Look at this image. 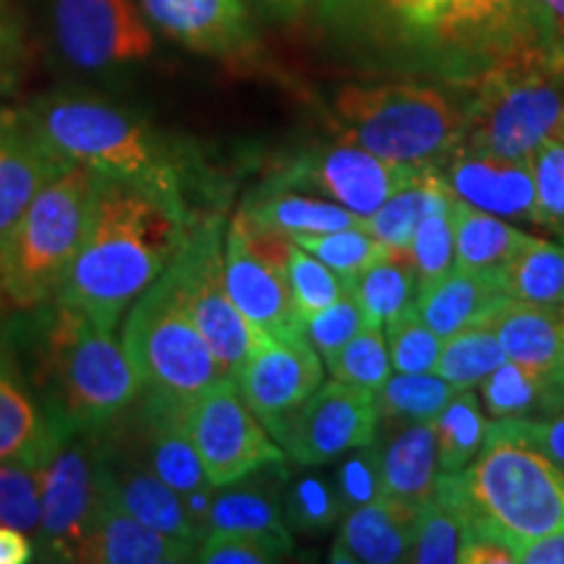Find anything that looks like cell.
Instances as JSON below:
<instances>
[{"label": "cell", "instance_id": "1", "mask_svg": "<svg viewBox=\"0 0 564 564\" xmlns=\"http://www.w3.org/2000/svg\"><path fill=\"white\" fill-rule=\"evenodd\" d=\"M26 314L30 322L3 340L17 352L58 442L108 426L137 400V371L116 333L58 299Z\"/></svg>", "mask_w": 564, "mask_h": 564}, {"label": "cell", "instance_id": "2", "mask_svg": "<svg viewBox=\"0 0 564 564\" xmlns=\"http://www.w3.org/2000/svg\"><path fill=\"white\" fill-rule=\"evenodd\" d=\"M188 225L154 196L97 175L82 249L55 299L116 333L133 301L171 267Z\"/></svg>", "mask_w": 564, "mask_h": 564}, {"label": "cell", "instance_id": "3", "mask_svg": "<svg viewBox=\"0 0 564 564\" xmlns=\"http://www.w3.org/2000/svg\"><path fill=\"white\" fill-rule=\"evenodd\" d=\"M24 112L42 139L68 162L129 183L186 223H194L204 212L194 199L204 183L199 158L186 141L167 137L141 116L76 95L42 97Z\"/></svg>", "mask_w": 564, "mask_h": 564}, {"label": "cell", "instance_id": "4", "mask_svg": "<svg viewBox=\"0 0 564 564\" xmlns=\"http://www.w3.org/2000/svg\"><path fill=\"white\" fill-rule=\"evenodd\" d=\"M463 116L465 150L531 160L544 141L564 139V55L507 47L474 82Z\"/></svg>", "mask_w": 564, "mask_h": 564}, {"label": "cell", "instance_id": "5", "mask_svg": "<svg viewBox=\"0 0 564 564\" xmlns=\"http://www.w3.org/2000/svg\"><path fill=\"white\" fill-rule=\"evenodd\" d=\"M436 491L463 514H476L518 541L564 528V474L531 444L486 434L474 460L457 474H442Z\"/></svg>", "mask_w": 564, "mask_h": 564}, {"label": "cell", "instance_id": "6", "mask_svg": "<svg viewBox=\"0 0 564 564\" xmlns=\"http://www.w3.org/2000/svg\"><path fill=\"white\" fill-rule=\"evenodd\" d=\"M97 173L68 162L34 194L0 246V295L26 312L51 303L68 280L87 230Z\"/></svg>", "mask_w": 564, "mask_h": 564}, {"label": "cell", "instance_id": "7", "mask_svg": "<svg viewBox=\"0 0 564 564\" xmlns=\"http://www.w3.org/2000/svg\"><path fill=\"white\" fill-rule=\"evenodd\" d=\"M335 118L343 139L405 165L434 167L463 144V110L426 84H350L335 97Z\"/></svg>", "mask_w": 564, "mask_h": 564}, {"label": "cell", "instance_id": "8", "mask_svg": "<svg viewBox=\"0 0 564 564\" xmlns=\"http://www.w3.org/2000/svg\"><path fill=\"white\" fill-rule=\"evenodd\" d=\"M121 343L137 371L139 392L171 403L192 405L212 382L230 377L181 301L171 267L126 312Z\"/></svg>", "mask_w": 564, "mask_h": 564}, {"label": "cell", "instance_id": "9", "mask_svg": "<svg viewBox=\"0 0 564 564\" xmlns=\"http://www.w3.org/2000/svg\"><path fill=\"white\" fill-rule=\"evenodd\" d=\"M225 230L228 225L220 212H202L188 225L171 270L181 301L186 303L188 314L207 340L209 350L215 352L217 364L223 366L225 373L236 377L241 366L272 337L253 327L238 312L228 288H225Z\"/></svg>", "mask_w": 564, "mask_h": 564}, {"label": "cell", "instance_id": "10", "mask_svg": "<svg viewBox=\"0 0 564 564\" xmlns=\"http://www.w3.org/2000/svg\"><path fill=\"white\" fill-rule=\"evenodd\" d=\"M186 423L204 470L217 489L267 465L285 463L288 457L259 415L246 405L236 377H220L196 394Z\"/></svg>", "mask_w": 564, "mask_h": 564}, {"label": "cell", "instance_id": "11", "mask_svg": "<svg viewBox=\"0 0 564 564\" xmlns=\"http://www.w3.org/2000/svg\"><path fill=\"white\" fill-rule=\"evenodd\" d=\"M426 171L432 167L384 160L343 139L299 154L274 183L295 192H312L366 220L392 194L411 186Z\"/></svg>", "mask_w": 564, "mask_h": 564}, {"label": "cell", "instance_id": "12", "mask_svg": "<svg viewBox=\"0 0 564 564\" xmlns=\"http://www.w3.org/2000/svg\"><path fill=\"white\" fill-rule=\"evenodd\" d=\"M267 432L295 463L324 465L377 440V400L371 390L333 379L291 413L267 423Z\"/></svg>", "mask_w": 564, "mask_h": 564}, {"label": "cell", "instance_id": "13", "mask_svg": "<svg viewBox=\"0 0 564 564\" xmlns=\"http://www.w3.org/2000/svg\"><path fill=\"white\" fill-rule=\"evenodd\" d=\"M100 432L66 436L47 463L34 560L76 562L100 494Z\"/></svg>", "mask_w": 564, "mask_h": 564}, {"label": "cell", "instance_id": "14", "mask_svg": "<svg viewBox=\"0 0 564 564\" xmlns=\"http://www.w3.org/2000/svg\"><path fill=\"white\" fill-rule=\"evenodd\" d=\"M53 32L58 51L82 70H108L147 61L154 34L133 0H55Z\"/></svg>", "mask_w": 564, "mask_h": 564}, {"label": "cell", "instance_id": "15", "mask_svg": "<svg viewBox=\"0 0 564 564\" xmlns=\"http://www.w3.org/2000/svg\"><path fill=\"white\" fill-rule=\"evenodd\" d=\"M223 267L232 303L253 327L270 337L303 335V316L288 288L285 264L253 249L232 220L225 230Z\"/></svg>", "mask_w": 564, "mask_h": 564}, {"label": "cell", "instance_id": "16", "mask_svg": "<svg viewBox=\"0 0 564 564\" xmlns=\"http://www.w3.org/2000/svg\"><path fill=\"white\" fill-rule=\"evenodd\" d=\"M246 405L272 423L299 408L324 384V361L306 335L272 337L236 373Z\"/></svg>", "mask_w": 564, "mask_h": 564}, {"label": "cell", "instance_id": "17", "mask_svg": "<svg viewBox=\"0 0 564 564\" xmlns=\"http://www.w3.org/2000/svg\"><path fill=\"white\" fill-rule=\"evenodd\" d=\"M100 476V468H97ZM194 544L173 539L141 523L112 497L100 476L95 514L84 535L76 562L84 564H181L194 562Z\"/></svg>", "mask_w": 564, "mask_h": 564}, {"label": "cell", "instance_id": "18", "mask_svg": "<svg viewBox=\"0 0 564 564\" xmlns=\"http://www.w3.org/2000/svg\"><path fill=\"white\" fill-rule=\"evenodd\" d=\"M442 181L474 207L510 220L535 223V183L531 160H505L457 147Z\"/></svg>", "mask_w": 564, "mask_h": 564}, {"label": "cell", "instance_id": "19", "mask_svg": "<svg viewBox=\"0 0 564 564\" xmlns=\"http://www.w3.org/2000/svg\"><path fill=\"white\" fill-rule=\"evenodd\" d=\"M66 165L68 160L42 139L24 110L0 116V246L34 194Z\"/></svg>", "mask_w": 564, "mask_h": 564}, {"label": "cell", "instance_id": "20", "mask_svg": "<svg viewBox=\"0 0 564 564\" xmlns=\"http://www.w3.org/2000/svg\"><path fill=\"white\" fill-rule=\"evenodd\" d=\"M150 24L196 53L232 58L249 51L243 0H141Z\"/></svg>", "mask_w": 564, "mask_h": 564}, {"label": "cell", "instance_id": "21", "mask_svg": "<svg viewBox=\"0 0 564 564\" xmlns=\"http://www.w3.org/2000/svg\"><path fill=\"white\" fill-rule=\"evenodd\" d=\"M505 272L453 267L447 274L419 288L415 308L436 335L449 337L465 327L489 324L510 303Z\"/></svg>", "mask_w": 564, "mask_h": 564}, {"label": "cell", "instance_id": "22", "mask_svg": "<svg viewBox=\"0 0 564 564\" xmlns=\"http://www.w3.org/2000/svg\"><path fill=\"white\" fill-rule=\"evenodd\" d=\"M419 510L421 507L379 497L369 505L345 512L340 535H337L329 560L345 564L408 562Z\"/></svg>", "mask_w": 564, "mask_h": 564}, {"label": "cell", "instance_id": "23", "mask_svg": "<svg viewBox=\"0 0 564 564\" xmlns=\"http://www.w3.org/2000/svg\"><path fill=\"white\" fill-rule=\"evenodd\" d=\"M282 465L285 463L267 465L238 481L220 486L223 491H215V502H212L209 533H253L293 549L291 528L282 514V484H285Z\"/></svg>", "mask_w": 564, "mask_h": 564}, {"label": "cell", "instance_id": "24", "mask_svg": "<svg viewBox=\"0 0 564 564\" xmlns=\"http://www.w3.org/2000/svg\"><path fill=\"white\" fill-rule=\"evenodd\" d=\"M58 444L17 352L0 337V463L51 457Z\"/></svg>", "mask_w": 564, "mask_h": 564}, {"label": "cell", "instance_id": "25", "mask_svg": "<svg viewBox=\"0 0 564 564\" xmlns=\"http://www.w3.org/2000/svg\"><path fill=\"white\" fill-rule=\"evenodd\" d=\"M489 324L507 361L564 379V303L510 301Z\"/></svg>", "mask_w": 564, "mask_h": 564}, {"label": "cell", "instance_id": "26", "mask_svg": "<svg viewBox=\"0 0 564 564\" xmlns=\"http://www.w3.org/2000/svg\"><path fill=\"white\" fill-rule=\"evenodd\" d=\"M379 465H382V497L411 507H423L434 499L442 470L432 421L408 423L387 444H379Z\"/></svg>", "mask_w": 564, "mask_h": 564}, {"label": "cell", "instance_id": "27", "mask_svg": "<svg viewBox=\"0 0 564 564\" xmlns=\"http://www.w3.org/2000/svg\"><path fill=\"white\" fill-rule=\"evenodd\" d=\"M238 215L257 228L274 230L288 238L352 228V225L364 223V217L340 207V204L278 186V183H270L259 194L249 196V202L243 204Z\"/></svg>", "mask_w": 564, "mask_h": 564}, {"label": "cell", "instance_id": "28", "mask_svg": "<svg viewBox=\"0 0 564 564\" xmlns=\"http://www.w3.org/2000/svg\"><path fill=\"white\" fill-rule=\"evenodd\" d=\"M455 230V267L478 272H505L535 236H528L499 215L484 212L453 194L449 202Z\"/></svg>", "mask_w": 564, "mask_h": 564}, {"label": "cell", "instance_id": "29", "mask_svg": "<svg viewBox=\"0 0 564 564\" xmlns=\"http://www.w3.org/2000/svg\"><path fill=\"white\" fill-rule=\"evenodd\" d=\"M486 415L497 419H544L564 411V379L507 361L481 382Z\"/></svg>", "mask_w": 564, "mask_h": 564}, {"label": "cell", "instance_id": "30", "mask_svg": "<svg viewBox=\"0 0 564 564\" xmlns=\"http://www.w3.org/2000/svg\"><path fill=\"white\" fill-rule=\"evenodd\" d=\"M350 293L356 295L366 324L384 329L387 322L415 306L419 299V278L408 251H387L350 282Z\"/></svg>", "mask_w": 564, "mask_h": 564}, {"label": "cell", "instance_id": "31", "mask_svg": "<svg viewBox=\"0 0 564 564\" xmlns=\"http://www.w3.org/2000/svg\"><path fill=\"white\" fill-rule=\"evenodd\" d=\"M518 0H440L434 34L449 42H502L518 45Z\"/></svg>", "mask_w": 564, "mask_h": 564}, {"label": "cell", "instance_id": "32", "mask_svg": "<svg viewBox=\"0 0 564 564\" xmlns=\"http://www.w3.org/2000/svg\"><path fill=\"white\" fill-rule=\"evenodd\" d=\"M447 192L449 186L432 167V171L423 173L419 181L411 183V186L392 194L377 212H371L364 220V228L390 251H408L413 232L423 220V215H426V212Z\"/></svg>", "mask_w": 564, "mask_h": 564}, {"label": "cell", "instance_id": "33", "mask_svg": "<svg viewBox=\"0 0 564 564\" xmlns=\"http://www.w3.org/2000/svg\"><path fill=\"white\" fill-rule=\"evenodd\" d=\"M489 423L474 390H457L449 398L432 419L442 474H457L481 453Z\"/></svg>", "mask_w": 564, "mask_h": 564}, {"label": "cell", "instance_id": "34", "mask_svg": "<svg viewBox=\"0 0 564 564\" xmlns=\"http://www.w3.org/2000/svg\"><path fill=\"white\" fill-rule=\"evenodd\" d=\"M502 364H507V352L491 324H476L444 337L434 373H440L457 390H474Z\"/></svg>", "mask_w": 564, "mask_h": 564}, {"label": "cell", "instance_id": "35", "mask_svg": "<svg viewBox=\"0 0 564 564\" xmlns=\"http://www.w3.org/2000/svg\"><path fill=\"white\" fill-rule=\"evenodd\" d=\"M457 392L440 373H390V379L373 392L379 423L432 421Z\"/></svg>", "mask_w": 564, "mask_h": 564}, {"label": "cell", "instance_id": "36", "mask_svg": "<svg viewBox=\"0 0 564 564\" xmlns=\"http://www.w3.org/2000/svg\"><path fill=\"white\" fill-rule=\"evenodd\" d=\"M512 301L564 303V246L533 238L505 270Z\"/></svg>", "mask_w": 564, "mask_h": 564}, {"label": "cell", "instance_id": "37", "mask_svg": "<svg viewBox=\"0 0 564 564\" xmlns=\"http://www.w3.org/2000/svg\"><path fill=\"white\" fill-rule=\"evenodd\" d=\"M465 514L447 494L436 491L434 499L419 510L413 544L408 562L413 564H453L460 562Z\"/></svg>", "mask_w": 564, "mask_h": 564}, {"label": "cell", "instance_id": "38", "mask_svg": "<svg viewBox=\"0 0 564 564\" xmlns=\"http://www.w3.org/2000/svg\"><path fill=\"white\" fill-rule=\"evenodd\" d=\"M51 457L0 463V525L17 528L26 535L37 533Z\"/></svg>", "mask_w": 564, "mask_h": 564}, {"label": "cell", "instance_id": "39", "mask_svg": "<svg viewBox=\"0 0 564 564\" xmlns=\"http://www.w3.org/2000/svg\"><path fill=\"white\" fill-rule=\"evenodd\" d=\"M291 241L299 243L301 249H306L308 253H314L319 262H324L329 270L340 274L348 285L358 278V274L369 270L373 262H379V259L390 251L364 228V223L352 225V228H340L329 232L293 236Z\"/></svg>", "mask_w": 564, "mask_h": 564}, {"label": "cell", "instance_id": "40", "mask_svg": "<svg viewBox=\"0 0 564 564\" xmlns=\"http://www.w3.org/2000/svg\"><path fill=\"white\" fill-rule=\"evenodd\" d=\"M282 514L295 533H319L343 518L335 481L319 474H301L282 484Z\"/></svg>", "mask_w": 564, "mask_h": 564}, {"label": "cell", "instance_id": "41", "mask_svg": "<svg viewBox=\"0 0 564 564\" xmlns=\"http://www.w3.org/2000/svg\"><path fill=\"white\" fill-rule=\"evenodd\" d=\"M449 202H453V192L444 194L423 215L411 238V246H408V257H411L415 278H419V288L442 278L455 267V230Z\"/></svg>", "mask_w": 564, "mask_h": 564}, {"label": "cell", "instance_id": "42", "mask_svg": "<svg viewBox=\"0 0 564 564\" xmlns=\"http://www.w3.org/2000/svg\"><path fill=\"white\" fill-rule=\"evenodd\" d=\"M333 379L364 390L377 392L392 373L390 350H387V337L379 327H364L352 340L335 350L333 356L324 358Z\"/></svg>", "mask_w": 564, "mask_h": 564}, {"label": "cell", "instance_id": "43", "mask_svg": "<svg viewBox=\"0 0 564 564\" xmlns=\"http://www.w3.org/2000/svg\"><path fill=\"white\" fill-rule=\"evenodd\" d=\"M285 280L303 319L314 312H322L324 306H329L350 291V285L340 274L293 241L285 253Z\"/></svg>", "mask_w": 564, "mask_h": 564}, {"label": "cell", "instance_id": "44", "mask_svg": "<svg viewBox=\"0 0 564 564\" xmlns=\"http://www.w3.org/2000/svg\"><path fill=\"white\" fill-rule=\"evenodd\" d=\"M387 350L394 371L432 373L442 352V337L423 322L419 308L411 306L384 324Z\"/></svg>", "mask_w": 564, "mask_h": 564}, {"label": "cell", "instance_id": "45", "mask_svg": "<svg viewBox=\"0 0 564 564\" xmlns=\"http://www.w3.org/2000/svg\"><path fill=\"white\" fill-rule=\"evenodd\" d=\"M535 225L564 230V139H549L533 152Z\"/></svg>", "mask_w": 564, "mask_h": 564}, {"label": "cell", "instance_id": "46", "mask_svg": "<svg viewBox=\"0 0 564 564\" xmlns=\"http://www.w3.org/2000/svg\"><path fill=\"white\" fill-rule=\"evenodd\" d=\"M291 554V549L264 535L238 531H212L196 546L194 562L202 564H270Z\"/></svg>", "mask_w": 564, "mask_h": 564}, {"label": "cell", "instance_id": "47", "mask_svg": "<svg viewBox=\"0 0 564 564\" xmlns=\"http://www.w3.org/2000/svg\"><path fill=\"white\" fill-rule=\"evenodd\" d=\"M364 327H369V324H366L361 306H358L356 295L350 291L343 299L324 306L322 312H314L312 316L303 319V335H306V340L319 352L322 361L333 356L335 350H340Z\"/></svg>", "mask_w": 564, "mask_h": 564}, {"label": "cell", "instance_id": "48", "mask_svg": "<svg viewBox=\"0 0 564 564\" xmlns=\"http://www.w3.org/2000/svg\"><path fill=\"white\" fill-rule=\"evenodd\" d=\"M335 489L345 512L382 497V465H379L377 440L366 447L350 449L335 474Z\"/></svg>", "mask_w": 564, "mask_h": 564}, {"label": "cell", "instance_id": "49", "mask_svg": "<svg viewBox=\"0 0 564 564\" xmlns=\"http://www.w3.org/2000/svg\"><path fill=\"white\" fill-rule=\"evenodd\" d=\"M440 0H324V13L337 21H352L369 13H387L415 32H432Z\"/></svg>", "mask_w": 564, "mask_h": 564}, {"label": "cell", "instance_id": "50", "mask_svg": "<svg viewBox=\"0 0 564 564\" xmlns=\"http://www.w3.org/2000/svg\"><path fill=\"white\" fill-rule=\"evenodd\" d=\"M486 434L510 436V440L531 444L549 460L560 465L564 474V411L544 415V419H497L489 423Z\"/></svg>", "mask_w": 564, "mask_h": 564}, {"label": "cell", "instance_id": "51", "mask_svg": "<svg viewBox=\"0 0 564 564\" xmlns=\"http://www.w3.org/2000/svg\"><path fill=\"white\" fill-rule=\"evenodd\" d=\"M463 564H518L507 535L476 514H465V533L460 544Z\"/></svg>", "mask_w": 564, "mask_h": 564}, {"label": "cell", "instance_id": "52", "mask_svg": "<svg viewBox=\"0 0 564 564\" xmlns=\"http://www.w3.org/2000/svg\"><path fill=\"white\" fill-rule=\"evenodd\" d=\"M514 549V562L518 564H564V528L535 539L518 541Z\"/></svg>", "mask_w": 564, "mask_h": 564}, {"label": "cell", "instance_id": "53", "mask_svg": "<svg viewBox=\"0 0 564 564\" xmlns=\"http://www.w3.org/2000/svg\"><path fill=\"white\" fill-rule=\"evenodd\" d=\"M34 560V544L30 535L17 528L0 525V564H26Z\"/></svg>", "mask_w": 564, "mask_h": 564}, {"label": "cell", "instance_id": "54", "mask_svg": "<svg viewBox=\"0 0 564 564\" xmlns=\"http://www.w3.org/2000/svg\"><path fill=\"white\" fill-rule=\"evenodd\" d=\"M525 6H533L546 24L564 37V0H525Z\"/></svg>", "mask_w": 564, "mask_h": 564}, {"label": "cell", "instance_id": "55", "mask_svg": "<svg viewBox=\"0 0 564 564\" xmlns=\"http://www.w3.org/2000/svg\"><path fill=\"white\" fill-rule=\"evenodd\" d=\"M17 53H19L17 30H13L11 24H6V21L0 19V70L9 66L13 58H17Z\"/></svg>", "mask_w": 564, "mask_h": 564}, {"label": "cell", "instance_id": "56", "mask_svg": "<svg viewBox=\"0 0 564 564\" xmlns=\"http://www.w3.org/2000/svg\"><path fill=\"white\" fill-rule=\"evenodd\" d=\"M270 3L280 6V9H299L303 0H270Z\"/></svg>", "mask_w": 564, "mask_h": 564}, {"label": "cell", "instance_id": "57", "mask_svg": "<svg viewBox=\"0 0 564 564\" xmlns=\"http://www.w3.org/2000/svg\"><path fill=\"white\" fill-rule=\"evenodd\" d=\"M9 301L3 299V295H0V324H3V319H6V314H9Z\"/></svg>", "mask_w": 564, "mask_h": 564}, {"label": "cell", "instance_id": "58", "mask_svg": "<svg viewBox=\"0 0 564 564\" xmlns=\"http://www.w3.org/2000/svg\"><path fill=\"white\" fill-rule=\"evenodd\" d=\"M0 3H3V0H0Z\"/></svg>", "mask_w": 564, "mask_h": 564}]
</instances>
